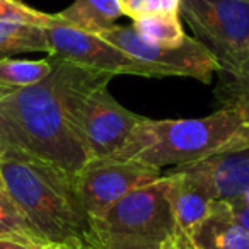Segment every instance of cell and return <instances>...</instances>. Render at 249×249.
<instances>
[{
    "instance_id": "6da1fadb",
    "label": "cell",
    "mask_w": 249,
    "mask_h": 249,
    "mask_svg": "<svg viewBox=\"0 0 249 249\" xmlns=\"http://www.w3.org/2000/svg\"><path fill=\"white\" fill-rule=\"evenodd\" d=\"M53 58V70L35 86L22 87L0 99L11 132V147L75 176L89 160L80 107L96 84L109 73L94 72Z\"/></svg>"
},
{
    "instance_id": "7a4b0ae2",
    "label": "cell",
    "mask_w": 249,
    "mask_h": 249,
    "mask_svg": "<svg viewBox=\"0 0 249 249\" xmlns=\"http://www.w3.org/2000/svg\"><path fill=\"white\" fill-rule=\"evenodd\" d=\"M0 178L43 242L99 249L73 174L18 149H0Z\"/></svg>"
},
{
    "instance_id": "3957f363",
    "label": "cell",
    "mask_w": 249,
    "mask_h": 249,
    "mask_svg": "<svg viewBox=\"0 0 249 249\" xmlns=\"http://www.w3.org/2000/svg\"><path fill=\"white\" fill-rule=\"evenodd\" d=\"M248 140L249 121L232 107H220L203 118H143L116 159L137 160L157 169L179 167L227 152Z\"/></svg>"
},
{
    "instance_id": "277c9868",
    "label": "cell",
    "mask_w": 249,
    "mask_h": 249,
    "mask_svg": "<svg viewBox=\"0 0 249 249\" xmlns=\"http://www.w3.org/2000/svg\"><path fill=\"white\" fill-rule=\"evenodd\" d=\"M167 176L128 193L92 220L99 249H162L178 232Z\"/></svg>"
},
{
    "instance_id": "5b68a950",
    "label": "cell",
    "mask_w": 249,
    "mask_h": 249,
    "mask_svg": "<svg viewBox=\"0 0 249 249\" xmlns=\"http://www.w3.org/2000/svg\"><path fill=\"white\" fill-rule=\"evenodd\" d=\"M179 16L217 60L218 72H248L249 0H179Z\"/></svg>"
},
{
    "instance_id": "8992f818",
    "label": "cell",
    "mask_w": 249,
    "mask_h": 249,
    "mask_svg": "<svg viewBox=\"0 0 249 249\" xmlns=\"http://www.w3.org/2000/svg\"><path fill=\"white\" fill-rule=\"evenodd\" d=\"M97 36L135 60L149 77H193L201 84H210L213 73L218 72L217 60L198 39L190 36L179 46L147 41L133 26H113Z\"/></svg>"
},
{
    "instance_id": "52a82bcc",
    "label": "cell",
    "mask_w": 249,
    "mask_h": 249,
    "mask_svg": "<svg viewBox=\"0 0 249 249\" xmlns=\"http://www.w3.org/2000/svg\"><path fill=\"white\" fill-rule=\"evenodd\" d=\"M162 169L120 159H89L75 174L77 191L90 220L103 217L128 193L156 183Z\"/></svg>"
},
{
    "instance_id": "ba28073f",
    "label": "cell",
    "mask_w": 249,
    "mask_h": 249,
    "mask_svg": "<svg viewBox=\"0 0 249 249\" xmlns=\"http://www.w3.org/2000/svg\"><path fill=\"white\" fill-rule=\"evenodd\" d=\"M107 84L109 80L96 84L80 107V128L89 159H116L145 118L121 106Z\"/></svg>"
},
{
    "instance_id": "9c48e42d",
    "label": "cell",
    "mask_w": 249,
    "mask_h": 249,
    "mask_svg": "<svg viewBox=\"0 0 249 249\" xmlns=\"http://www.w3.org/2000/svg\"><path fill=\"white\" fill-rule=\"evenodd\" d=\"M46 38L50 45V56L65 60L80 69L109 75L149 77L135 60L97 35L56 22L46 28Z\"/></svg>"
},
{
    "instance_id": "30bf717a",
    "label": "cell",
    "mask_w": 249,
    "mask_h": 249,
    "mask_svg": "<svg viewBox=\"0 0 249 249\" xmlns=\"http://www.w3.org/2000/svg\"><path fill=\"white\" fill-rule=\"evenodd\" d=\"M173 169L191 178L213 200H235L249 195V140L201 162Z\"/></svg>"
},
{
    "instance_id": "8fae6325",
    "label": "cell",
    "mask_w": 249,
    "mask_h": 249,
    "mask_svg": "<svg viewBox=\"0 0 249 249\" xmlns=\"http://www.w3.org/2000/svg\"><path fill=\"white\" fill-rule=\"evenodd\" d=\"M186 237L193 249H249V231L224 200H213L210 213Z\"/></svg>"
},
{
    "instance_id": "7c38bea8",
    "label": "cell",
    "mask_w": 249,
    "mask_h": 249,
    "mask_svg": "<svg viewBox=\"0 0 249 249\" xmlns=\"http://www.w3.org/2000/svg\"><path fill=\"white\" fill-rule=\"evenodd\" d=\"M167 176V196L173 208L178 232L188 235L212 210L213 198L201 186H198L191 178L171 169L164 173Z\"/></svg>"
},
{
    "instance_id": "4fadbf2b",
    "label": "cell",
    "mask_w": 249,
    "mask_h": 249,
    "mask_svg": "<svg viewBox=\"0 0 249 249\" xmlns=\"http://www.w3.org/2000/svg\"><path fill=\"white\" fill-rule=\"evenodd\" d=\"M55 16L58 24L72 26L90 35H99L101 31L113 28L123 12L118 0H75Z\"/></svg>"
},
{
    "instance_id": "5bb4252c",
    "label": "cell",
    "mask_w": 249,
    "mask_h": 249,
    "mask_svg": "<svg viewBox=\"0 0 249 249\" xmlns=\"http://www.w3.org/2000/svg\"><path fill=\"white\" fill-rule=\"evenodd\" d=\"M53 58L45 60H0V99L22 87L35 86L52 73Z\"/></svg>"
},
{
    "instance_id": "9a60e30c",
    "label": "cell",
    "mask_w": 249,
    "mask_h": 249,
    "mask_svg": "<svg viewBox=\"0 0 249 249\" xmlns=\"http://www.w3.org/2000/svg\"><path fill=\"white\" fill-rule=\"evenodd\" d=\"M43 52L50 55L46 28L26 22L0 21V53Z\"/></svg>"
},
{
    "instance_id": "2e32d148",
    "label": "cell",
    "mask_w": 249,
    "mask_h": 249,
    "mask_svg": "<svg viewBox=\"0 0 249 249\" xmlns=\"http://www.w3.org/2000/svg\"><path fill=\"white\" fill-rule=\"evenodd\" d=\"M133 29L147 41L164 46H179L188 38L179 21V14L147 16L133 21Z\"/></svg>"
},
{
    "instance_id": "e0dca14e",
    "label": "cell",
    "mask_w": 249,
    "mask_h": 249,
    "mask_svg": "<svg viewBox=\"0 0 249 249\" xmlns=\"http://www.w3.org/2000/svg\"><path fill=\"white\" fill-rule=\"evenodd\" d=\"M218 82L215 86V97L222 107H232L242 113L249 121V70L242 73L217 72Z\"/></svg>"
},
{
    "instance_id": "ac0fdd59",
    "label": "cell",
    "mask_w": 249,
    "mask_h": 249,
    "mask_svg": "<svg viewBox=\"0 0 249 249\" xmlns=\"http://www.w3.org/2000/svg\"><path fill=\"white\" fill-rule=\"evenodd\" d=\"M0 239L16 241L35 248H41L45 244L24 215L19 212V208L12 203V200L0 201Z\"/></svg>"
},
{
    "instance_id": "d6986e66",
    "label": "cell",
    "mask_w": 249,
    "mask_h": 249,
    "mask_svg": "<svg viewBox=\"0 0 249 249\" xmlns=\"http://www.w3.org/2000/svg\"><path fill=\"white\" fill-rule=\"evenodd\" d=\"M0 21H16L48 28L56 24V16L39 12L19 0H0Z\"/></svg>"
},
{
    "instance_id": "ffe728a7",
    "label": "cell",
    "mask_w": 249,
    "mask_h": 249,
    "mask_svg": "<svg viewBox=\"0 0 249 249\" xmlns=\"http://www.w3.org/2000/svg\"><path fill=\"white\" fill-rule=\"evenodd\" d=\"M123 16L130 19L147 18L157 14H179V0H118Z\"/></svg>"
},
{
    "instance_id": "44dd1931",
    "label": "cell",
    "mask_w": 249,
    "mask_h": 249,
    "mask_svg": "<svg viewBox=\"0 0 249 249\" xmlns=\"http://www.w3.org/2000/svg\"><path fill=\"white\" fill-rule=\"evenodd\" d=\"M231 210L234 212V215L239 218L242 225L249 231V195H244V196H239L235 200L227 201Z\"/></svg>"
},
{
    "instance_id": "7402d4cb",
    "label": "cell",
    "mask_w": 249,
    "mask_h": 249,
    "mask_svg": "<svg viewBox=\"0 0 249 249\" xmlns=\"http://www.w3.org/2000/svg\"><path fill=\"white\" fill-rule=\"evenodd\" d=\"M162 249H193V246L190 244L186 235L181 234V232H176V234L162 246Z\"/></svg>"
},
{
    "instance_id": "603a6c76",
    "label": "cell",
    "mask_w": 249,
    "mask_h": 249,
    "mask_svg": "<svg viewBox=\"0 0 249 249\" xmlns=\"http://www.w3.org/2000/svg\"><path fill=\"white\" fill-rule=\"evenodd\" d=\"M9 147H11V132H9V124L2 106H0V149H9Z\"/></svg>"
},
{
    "instance_id": "cb8c5ba5",
    "label": "cell",
    "mask_w": 249,
    "mask_h": 249,
    "mask_svg": "<svg viewBox=\"0 0 249 249\" xmlns=\"http://www.w3.org/2000/svg\"><path fill=\"white\" fill-rule=\"evenodd\" d=\"M0 249H39V248L21 244V242H16V241H4V239H0Z\"/></svg>"
},
{
    "instance_id": "d4e9b609",
    "label": "cell",
    "mask_w": 249,
    "mask_h": 249,
    "mask_svg": "<svg viewBox=\"0 0 249 249\" xmlns=\"http://www.w3.org/2000/svg\"><path fill=\"white\" fill-rule=\"evenodd\" d=\"M39 249H77V248L69 246V244H60V242H46V244H43Z\"/></svg>"
},
{
    "instance_id": "484cf974",
    "label": "cell",
    "mask_w": 249,
    "mask_h": 249,
    "mask_svg": "<svg viewBox=\"0 0 249 249\" xmlns=\"http://www.w3.org/2000/svg\"><path fill=\"white\" fill-rule=\"evenodd\" d=\"M4 200H11L7 195V191H5L4 188V183H2V178H0V201H4Z\"/></svg>"
}]
</instances>
